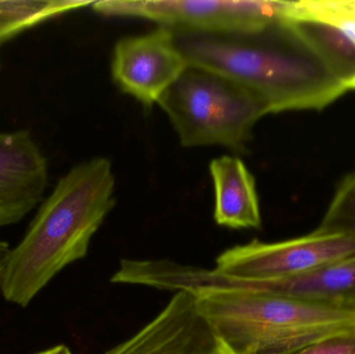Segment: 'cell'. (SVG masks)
I'll return each instance as SVG.
<instances>
[{
  "label": "cell",
  "mask_w": 355,
  "mask_h": 354,
  "mask_svg": "<svg viewBox=\"0 0 355 354\" xmlns=\"http://www.w3.org/2000/svg\"><path fill=\"white\" fill-rule=\"evenodd\" d=\"M174 33L188 64L239 83L269 114L322 109L348 91L292 19L246 35Z\"/></svg>",
  "instance_id": "obj_1"
},
{
  "label": "cell",
  "mask_w": 355,
  "mask_h": 354,
  "mask_svg": "<svg viewBox=\"0 0 355 354\" xmlns=\"http://www.w3.org/2000/svg\"><path fill=\"white\" fill-rule=\"evenodd\" d=\"M116 178L104 157L71 168L42 204L22 240L10 249L0 280L2 297L26 308L64 268L87 256L114 209Z\"/></svg>",
  "instance_id": "obj_2"
},
{
  "label": "cell",
  "mask_w": 355,
  "mask_h": 354,
  "mask_svg": "<svg viewBox=\"0 0 355 354\" xmlns=\"http://www.w3.org/2000/svg\"><path fill=\"white\" fill-rule=\"evenodd\" d=\"M220 354H294L355 332V308L236 289L193 291Z\"/></svg>",
  "instance_id": "obj_3"
},
{
  "label": "cell",
  "mask_w": 355,
  "mask_h": 354,
  "mask_svg": "<svg viewBox=\"0 0 355 354\" xmlns=\"http://www.w3.org/2000/svg\"><path fill=\"white\" fill-rule=\"evenodd\" d=\"M158 105L184 148L221 145L244 153L257 123L268 114L245 87L218 73L188 64Z\"/></svg>",
  "instance_id": "obj_4"
},
{
  "label": "cell",
  "mask_w": 355,
  "mask_h": 354,
  "mask_svg": "<svg viewBox=\"0 0 355 354\" xmlns=\"http://www.w3.org/2000/svg\"><path fill=\"white\" fill-rule=\"evenodd\" d=\"M98 14L147 19L175 33L246 35L293 18L295 1L279 0H104Z\"/></svg>",
  "instance_id": "obj_5"
},
{
  "label": "cell",
  "mask_w": 355,
  "mask_h": 354,
  "mask_svg": "<svg viewBox=\"0 0 355 354\" xmlns=\"http://www.w3.org/2000/svg\"><path fill=\"white\" fill-rule=\"evenodd\" d=\"M355 254V238L311 234L279 242L254 240L227 249L217 257L214 270L242 281L283 280L310 272Z\"/></svg>",
  "instance_id": "obj_6"
},
{
  "label": "cell",
  "mask_w": 355,
  "mask_h": 354,
  "mask_svg": "<svg viewBox=\"0 0 355 354\" xmlns=\"http://www.w3.org/2000/svg\"><path fill=\"white\" fill-rule=\"evenodd\" d=\"M187 66L174 31L158 26L145 35L119 39L110 69L119 89L150 108L158 103Z\"/></svg>",
  "instance_id": "obj_7"
},
{
  "label": "cell",
  "mask_w": 355,
  "mask_h": 354,
  "mask_svg": "<svg viewBox=\"0 0 355 354\" xmlns=\"http://www.w3.org/2000/svg\"><path fill=\"white\" fill-rule=\"evenodd\" d=\"M48 162L26 130L0 131V227L18 224L43 200Z\"/></svg>",
  "instance_id": "obj_8"
},
{
  "label": "cell",
  "mask_w": 355,
  "mask_h": 354,
  "mask_svg": "<svg viewBox=\"0 0 355 354\" xmlns=\"http://www.w3.org/2000/svg\"><path fill=\"white\" fill-rule=\"evenodd\" d=\"M104 354L220 353L194 295L178 291L145 328Z\"/></svg>",
  "instance_id": "obj_9"
},
{
  "label": "cell",
  "mask_w": 355,
  "mask_h": 354,
  "mask_svg": "<svg viewBox=\"0 0 355 354\" xmlns=\"http://www.w3.org/2000/svg\"><path fill=\"white\" fill-rule=\"evenodd\" d=\"M209 286L267 293L300 301L355 308V254L292 278L277 281H242L213 272Z\"/></svg>",
  "instance_id": "obj_10"
},
{
  "label": "cell",
  "mask_w": 355,
  "mask_h": 354,
  "mask_svg": "<svg viewBox=\"0 0 355 354\" xmlns=\"http://www.w3.org/2000/svg\"><path fill=\"white\" fill-rule=\"evenodd\" d=\"M215 191L214 220L230 229H260V203L254 175L240 158L225 155L211 161Z\"/></svg>",
  "instance_id": "obj_11"
},
{
  "label": "cell",
  "mask_w": 355,
  "mask_h": 354,
  "mask_svg": "<svg viewBox=\"0 0 355 354\" xmlns=\"http://www.w3.org/2000/svg\"><path fill=\"white\" fill-rule=\"evenodd\" d=\"M302 37L329 70L345 85L355 89V39L336 25L311 18L292 19Z\"/></svg>",
  "instance_id": "obj_12"
},
{
  "label": "cell",
  "mask_w": 355,
  "mask_h": 354,
  "mask_svg": "<svg viewBox=\"0 0 355 354\" xmlns=\"http://www.w3.org/2000/svg\"><path fill=\"white\" fill-rule=\"evenodd\" d=\"M93 2L73 0H6L0 1V44L40 23Z\"/></svg>",
  "instance_id": "obj_13"
},
{
  "label": "cell",
  "mask_w": 355,
  "mask_h": 354,
  "mask_svg": "<svg viewBox=\"0 0 355 354\" xmlns=\"http://www.w3.org/2000/svg\"><path fill=\"white\" fill-rule=\"evenodd\" d=\"M316 231L355 238V172L340 185Z\"/></svg>",
  "instance_id": "obj_14"
},
{
  "label": "cell",
  "mask_w": 355,
  "mask_h": 354,
  "mask_svg": "<svg viewBox=\"0 0 355 354\" xmlns=\"http://www.w3.org/2000/svg\"><path fill=\"white\" fill-rule=\"evenodd\" d=\"M311 18L331 23L355 39V0L295 1L293 19Z\"/></svg>",
  "instance_id": "obj_15"
},
{
  "label": "cell",
  "mask_w": 355,
  "mask_h": 354,
  "mask_svg": "<svg viewBox=\"0 0 355 354\" xmlns=\"http://www.w3.org/2000/svg\"><path fill=\"white\" fill-rule=\"evenodd\" d=\"M294 354H355V332L334 335Z\"/></svg>",
  "instance_id": "obj_16"
},
{
  "label": "cell",
  "mask_w": 355,
  "mask_h": 354,
  "mask_svg": "<svg viewBox=\"0 0 355 354\" xmlns=\"http://www.w3.org/2000/svg\"><path fill=\"white\" fill-rule=\"evenodd\" d=\"M10 251V249L8 243L6 242V241L0 240V280H1L2 274H3Z\"/></svg>",
  "instance_id": "obj_17"
},
{
  "label": "cell",
  "mask_w": 355,
  "mask_h": 354,
  "mask_svg": "<svg viewBox=\"0 0 355 354\" xmlns=\"http://www.w3.org/2000/svg\"><path fill=\"white\" fill-rule=\"evenodd\" d=\"M37 354H73L66 345H58Z\"/></svg>",
  "instance_id": "obj_18"
}]
</instances>
